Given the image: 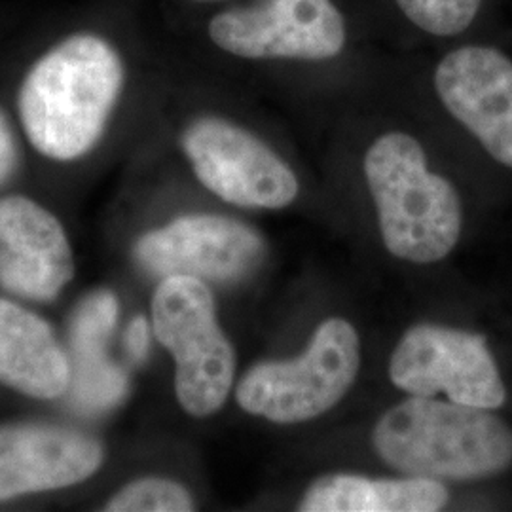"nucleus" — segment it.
Listing matches in <instances>:
<instances>
[{
    "label": "nucleus",
    "instance_id": "obj_17",
    "mask_svg": "<svg viewBox=\"0 0 512 512\" xmlns=\"http://www.w3.org/2000/svg\"><path fill=\"white\" fill-rule=\"evenodd\" d=\"M109 512H188L194 499L188 490L167 478H141L122 488L107 503Z\"/></svg>",
    "mask_w": 512,
    "mask_h": 512
},
{
    "label": "nucleus",
    "instance_id": "obj_2",
    "mask_svg": "<svg viewBox=\"0 0 512 512\" xmlns=\"http://www.w3.org/2000/svg\"><path fill=\"white\" fill-rule=\"evenodd\" d=\"M389 467L433 480H473L512 463V429L488 408L414 397L393 406L372 431Z\"/></svg>",
    "mask_w": 512,
    "mask_h": 512
},
{
    "label": "nucleus",
    "instance_id": "obj_10",
    "mask_svg": "<svg viewBox=\"0 0 512 512\" xmlns=\"http://www.w3.org/2000/svg\"><path fill=\"white\" fill-rule=\"evenodd\" d=\"M264 243L239 220L192 215L137 241V260L152 274L236 281L260 264Z\"/></svg>",
    "mask_w": 512,
    "mask_h": 512
},
{
    "label": "nucleus",
    "instance_id": "obj_3",
    "mask_svg": "<svg viewBox=\"0 0 512 512\" xmlns=\"http://www.w3.org/2000/svg\"><path fill=\"white\" fill-rule=\"evenodd\" d=\"M365 179L391 255L414 264L450 255L461 234L458 192L429 169L427 154L414 135H380L366 150Z\"/></svg>",
    "mask_w": 512,
    "mask_h": 512
},
{
    "label": "nucleus",
    "instance_id": "obj_7",
    "mask_svg": "<svg viewBox=\"0 0 512 512\" xmlns=\"http://www.w3.org/2000/svg\"><path fill=\"white\" fill-rule=\"evenodd\" d=\"M181 147L200 183L239 207L281 209L296 200L300 184L291 165L249 129L219 116L188 124Z\"/></svg>",
    "mask_w": 512,
    "mask_h": 512
},
{
    "label": "nucleus",
    "instance_id": "obj_6",
    "mask_svg": "<svg viewBox=\"0 0 512 512\" xmlns=\"http://www.w3.org/2000/svg\"><path fill=\"white\" fill-rule=\"evenodd\" d=\"M207 35L249 61L321 63L348 50V16L336 0H251L215 14Z\"/></svg>",
    "mask_w": 512,
    "mask_h": 512
},
{
    "label": "nucleus",
    "instance_id": "obj_5",
    "mask_svg": "<svg viewBox=\"0 0 512 512\" xmlns=\"http://www.w3.org/2000/svg\"><path fill=\"white\" fill-rule=\"evenodd\" d=\"M361 340L346 319H327L311 336L308 349L289 361L255 365L238 384L236 399L249 414L291 425L327 414L355 382Z\"/></svg>",
    "mask_w": 512,
    "mask_h": 512
},
{
    "label": "nucleus",
    "instance_id": "obj_14",
    "mask_svg": "<svg viewBox=\"0 0 512 512\" xmlns=\"http://www.w3.org/2000/svg\"><path fill=\"white\" fill-rule=\"evenodd\" d=\"M446 503L448 490L433 478L370 480L357 475H325L306 490L298 511L435 512Z\"/></svg>",
    "mask_w": 512,
    "mask_h": 512
},
{
    "label": "nucleus",
    "instance_id": "obj_18",
    "mask_svg": "<svg viewBox=\"0 0 512 512\" xmlns=\"http://www.w3.org/2000/svg\"><path fill=\"white\" fill-rule=\"evenodd\" d=\"M16 141L8 120L0 112V184L4 183L16 169Z\"/></svg>",
    "mask_w": 512,
    "mask_h": 512
},
{
    "label": "nucleus",
    "instance_id": "obj_9",
    "mask_svg": "<svg viewBox=\"0 0 512 512\" xmlns=\"http://www.w3.org/2000/svg\"><path fill=\"white\" fill-rule=\"evenodd\" d=\"M440 103L499 164L512 167V59L467 44L442 55L433 74Z\"/></svg>",
    "mask_w": 512,
    "mask_h": 512
},
{
    "label": "nucleus",
    "instance_id": "obj_4",
    "mask_svg": "<svg viewBox=\"0 0 512 512\" xmlns=\"http://www.w3.org/2000/svg\"><path fill=\"white\" fill-rule=\"evenodd\" d=\"M152 327L175 359V393L184 410L196 418L219 412L234 384L236 351L203 279L164 277L152 298Z\"/></svg>",
    "mask_w": 512,
    "mask_h": 512
},
{
    "label": "nucleus",
    "instance_id": "obj_1",
    "mask_svg": "<svg viewBox=\"0 0 512 512\" xmlns=\"http://www.w3.org/2000/svg\"><path fill=\"white\" fill-rule=\"evenodd\" d=\"M124 88V63L105 38L80 33L55 44L25 76L19 118L46 158L69 162L88 154L107 128Z\"/></svg>",
    "mask_w": 512,
    "mask_h": 512
},
{
    "label": "nucleus",
    "instance_id": "obj_19",
    "mask_svg": "<svg viewBox=\"0 0 512 512\" xmlns=\"http://www.w3.org/2000/svg\"><path fill=\"white\" fill-rule=\"evenodd\" d=\"M128 349L133 359H143L148 349V323L145 317L133 319L128 330Z\"/></svg>",
    "mask_w": 512,
    "mask_h": 512
},
{
    "label": "nucleus",
    "instance_id": "obj_16",
    "mask_svg": "<svg viewBox=\"0 0 512 512\" xmlns=\"http://www.w3.org/2000/svg\"><path fill=\"white\" fill-rule=\"evenodd\" d=\"M484 0H393L414 29L433 38L458 37L475 21Z\"/></svg>",
    "mask_w": 512,
    "mask_h": 512
},
{
    "label": "nucleus",
    "instance_id": "obj_8",
    "mask_svg": "<svg viewBox=\"0 0 512 512\" xmlns=\"http://www.w3.org/2000/svg\"><path fill=\"white\" fill-rule=\"evenodd\" d=\"M391 382L414 397H437L495 410L507 399L499 368L478 334L416 325L393 351Z\"/></svg>",
    "mask_w": 512,
    "mask_h": 512
},
{
    "label": "nucleus",
    "instance_id": "obj_11",
    "mask_svg": "<svg viewBox=\"0 0 512 512\" xmlns=\"http://www.w3.org/2000/svg\"><path fill=\"white\" fill-rule=\"evenodd\" d=\"M105 458L99 440L46 423L0 425V501L80 484Z\"/></svg>",
    "mask_w": 512,
    "mask_h": 512
},
{
    "label": "nucleus",
    "instance_id": "obj_15",
    "mask_svg": "<svg viewBox=\"0 0 512 512\" xmlns=\"http://www.w3.org/2000/svg\"><path fill=\"white\" fill-rule=\"evenodd\" d=\"M118 317L114 294L88 296L74 313L71 340L74 349V403L86 410H103L118 403L128 387L126 374L105 353L110 330Z\"/></svg>",
    "mask_w": 512,
    "mask_h": 512
},
{
    "label": "nucleus",
    "instance_id": "obj_13",
    "mask_svg": "<svg viewBox=\"0 0 512 512\" xmlns=\"http://www.w3.org/2000/svg\"><path fill=\"white\" fill-rule=\"evenodd\" d=\"M71 378V363L48 323L0 298V382L35 399H55Z\"/></svg>",
    "mask_w": 512,
    "mask_h": 512
},
{
    "label": "nucleus",
    "instance_id": "obj_20",
    "mask_svg": "<svg viewBox=\"0 0 512 512\" xmlns=\"http://www.w3.org/2000/svg\"><path fill=\"white\" fill-rule=\"evenodd\" d=\"M194 2H202V4H205V2H219V0H194Z\"/></svg>",
    "mask_w": 512,
    "mask_h": 512
},
{
    "label": "nucleus",
    "instance_id": "obj_12",
    "mask_svg": "<svg viewBox=\"0 0 512 512\" xmlns=\"http://www.w3.org/2000/svg\"><path fill=\"white\" fill-rule=\"evenodd\" d=\"M73 275V251L61 222L29 198L0 200V285L33 300H52Z\"/></svg>",
    "mask_w": 512,
    "mask_h": 512
}]
</instances>
